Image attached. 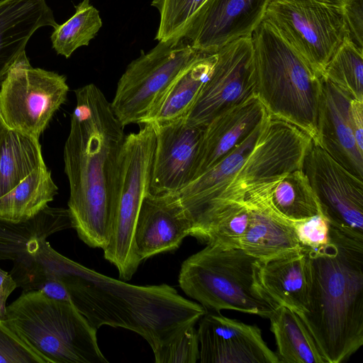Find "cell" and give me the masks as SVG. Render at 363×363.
Instances as JSON below:
<instances>
[{
	"instance_id": "obj_1",
	"label": "cell",
	"mask_w": 363,
	"mask_h": 363,
	"mask_svg": "<svg viewBox=\"0 0 363 363\" xmlns=\"http://www.w3.org/2000/svg\"><path fill=\"white\" fill-rule=\"evenodd\" d=\"M40 262L43 277L63 283L70 302L96 330L103 325L132 330L153 353L206 312L167 284H130L75 262L50 245L43 250Z\"/></svg>"
},
{
	"instance_id": "obj_2",
	"label": "cell",
	"mask_w": 363,
	"mask_h": 363,
	"mask_svg": "<svg viewBox=\"0 0 363 363\" xmlns=\"http://www.w3.org/2000/svg\"><path fill=\"white\" fill-rule=\"evenodd\" d=\"M76 107L64 147L72 228L91 247L108 243L120 152L125 135L102 91L89 84L74 91Z\"/></svg>"
},
{
	"instance_id": "obj_3",
	"label": "cell",
	"mask_w": 363,
	"mask_h": 363,
	"mask_svg": "<svg viewBox=\"0 0 363 363\" xmlns=\"http://www.w3.org/2000/svg\"><path fill=\"white\" fill-rule=\"evenodd\" d=\"M305 253L308 308L297 315L325 363H340L363 345V241L330 225V243Z\"/></svg>"
},
{
	"instance_id": "obj_4",
	"label": "cell",
	"mask_w": 363,
	"mask_h": 363,
	"mask_svg": "<svg viewBox=\"0 0 363 363\" xmlns=\"http://www.w3.org/2000/svg\"><path fill=\"white\" fill-rule=\"evenodd\" d=\"M256 96L269 115L316 138L320 77L264 18L252 35Z\"/></svg>"
},
{
	"instance_id": "obj_5",
	"label": "cell",
	"mask_w": 363,
	"mask_h": 363,
	"mask_svg": "<svg viewBox=\"0 0 363 363\" xmlns=\"http://www.w3.org/2000/svg\"><path fill=\"white\" fill-rule=\"evenodd\" d=\"M5 324L45 363H108L96 330L71 303L23 291L6 306Z\"/></svg>"
},
{
	"instance_id": "obj_6",
	"label": "cell",
	"mask_w": 363,
	"mask_h": 363,
	"mask_svg": "<svg viewBox=\"0 0 363 363\" xmlns=\"http://www.w3.org/2000/svg\"><path fill=\"white\" fill-rule=\"evenodd\" d=\"M259 262L241 248L206 245L183 262L179 284L206 311L234 310L269 318L277 306L259 284Z\"/></svg>"
},
{
	"instance_id": "obj_7",
	"label": "cell",
	"mask_w": 363,
	"mask_h": 363,
	"mask_svg": "<svg viewBox=\"0 0 363 363\" xmlns=\"http://www.w3.org/2000/svg\"><path fill=\"white\" fill-rule=\"evenodd\" d=\"M125 135L118 160L115 208L104 258L118 269L119 278L130 280L141 262L135 251V228L145 196L150 192L156 136L153 124Z\"/></svg>"
},
{
	"instance_id": "obj_8",
	"label": "cell",
	"mask_w": 363,
	"mask_h": 363,
	"mask_svg": "<svg viewBox=\"0 0 363 363\" xmlns=\"http://www.w3.org/2000/svg\"><path fill=\"white\" fill-rule=\"evenodd\" d=\"M199 53L184 38L158 41L133 60L119 79L111 103L117 119L125 126L141 124L179 73Z\"/></svg>"
},
{
	"instance_id": "obj_9",
	"label": "cell",
	"mask_w": 363,
	"mask_h": 363,
	"mask_svg": "<svg viewBox=\"0 0 363 363\" xmlns=\"http://www.w3.org/2000/svg\"><path fill=\"white\" fill-rule=\"evenodd\" d=\"M264 18L320 76L348 36L342 12L334 0H272Z\"/></svg>"
},
{
	"instance_id": "obj_10",
	"label": "cell",
	"mask_w": 363,
	"mask_h": 363,
	"mask_svg": "<svg viewBox=\"0 0 363 363\" xmlns=\"http://www.w3.org/2000/svg\"><path fill=\"white\" fill-rule=\"evenodd\" d=\"M311 138L295 125L269 115L253 149L213 206V216L242 201L251 188L301 169Z\"/></svg>"
},
{
	"instance_id": "obj_11",
	"label": "cell",
	"mask_w": 363,
	"mask_h": 363,
	"mask_svg": "<svg viewBox=\"0 0 363 363\" xmlns=\"http://www.w3.org/2000/svg\"><path fill=\"white\" fill-rule=\"evenodd\" d=\"M68 91L64 75L33 67L24 52L1 82L0 114L9 129L39 140Z\"/></svg>"
},
{
	"instance_id": "obj_12",
	"label": "cell",
	"mask_w": 363,
	"mask_h": 363,
	"mask_svg": "<svg viewBox=\"0 0 363 363\" xmlns=\"http://www.w3.org/2000/svg\"><path fill=\"white\" fill-rule=\"evenodd\" d=\"M302 170L330 225L363 241V180L341 166L312 139Z\"/></svg>"
},
{
	"instance_id": "obj_13",
	"label": "cell",
	"mask_w": 363,
	"mask_h": 363,
	"mask_svg": "<svg viewBox=\"0 0 363 363\" xmlns=\"http://www.w3.org/2000/svg\"><path fill=\"white\" fill-rule=\"evenodd\" d=\"M251 36L216 52L213 71L185 116L189 124L204 128L220 113L256 95Z\"/></svg>"
},
{
	"instance_id": "obj_14",
	"label": "cell",
	"mask_w": 363,
	"mask_h": 363,
	"mask_svg": "<svg viewBox=\"0 0 363 363\" xmlns=\"http://www.w3.org/2000/svg\"><path fill=\"white\" fill-rule=\"evenodd\" d=\"M272 0H206L184 35L198 52L215 54L226 45L251 36Z\"/></svg>"
},
{
	"instance_id": "obj_15",
	"label": "cell",
	"mask_w": 363,
	"mask_h": 363,
	"mask_svg": "<svg viewBox=\"0 0 363 363\" xmlns=\"http://www.w3.org/2000/svg\"><path fill=\"white\" fill-rule=\"evenodd\" d=\"M153 124L156 147L150 186L153 195H173L189 184L204 128L186 117Z\"/></svg>"
},
{
	"instance_id": "obj_16",
	"label": "cell",
	"mask_w": 363,
	"mask_h": 363,
	"mask_svg": "<svg viewBox=\"0 0 363 363\" xmlns=\"http://www.w3.org/2000/svg\"><path fill=\"white\" fill-rule=\"evenodd\" d=\"M197 333L201 363H279L257 325L206 311Z\"/></svg>"
},
{
	"instance_id": "obj_17",
	"label": "cell",
	"mask_w": 363,
	"mask_h": 363,
	"mask_svg": "<svg viewBox=\"0 0 363 363\" xmlns=\"http://www.w3.org/2000/svg\"><path fill=\"white\" fill-rule=\"evenodd\" d=\"M278 179L251 188L243 199L250 216L240 248L261 262L301 251L294 222L281 216L270 203L271 189Z\"/></svg>"
},
{
	"instance_id": "obj_18",
	"label": "cell",
	"mask_w": 363,
	"mask_h": 363,
	"mask_svg": "<svg viewBox=\"0 0 363 363\" xmlns=\"http://www.w3.org/2000/svg\"><path fill=\"white\" fill-rule=\"evenodd\" d=\"M352 99L349 94L320 77L314 141L341 166L363 180V151L356 143L350 121Z\"/></svg>"
},
{
	"instance_id": "obj_19",
	"label": "cell",
	"mask_w": 363,
	"mask_h": 363,
	"mask_svg": "<svg viewBox=\"0 0 363 363\" xmlns=\"http://www.w3.org/2000/svg\"><path fill=\"white\" fill-rule=\"evenodd\" d=\"M191 224L184 210L173 195L147 194L137 218L134 244L142 262L162 252L178 249L190 235Z\"/></svg>"
},
{
	"instance_id": "obj_20",
	"label": "cell",
	"mask_w": 363,
	"mask_h": 363,
	"mask_svg": "<svg viewBox=\"0 0 363 363\" xmlns=\"http://www.w3.org/2000/svg\"><path fill=\"white\" fill-rule=\"evenodd\" d=\"M269 116L256 95L214 118L205 128L193 179L244 141Z\"/></svg>"
},
{
	"instance_id": "obj_21",
	"label": "cell",
	"mask_w": 363,
	"mask_h": 363,
	"mask_svg": "<svg viewBox=\"0 0 363 363\" xmlns=\"http://www.w3.org/2000/svg\"><path fill=\"white\" fill-rule=\"evenodd\" d=\"M264 123V121L217 164L173 194L191 226L218 201L253 149Z\"/></svg>"
},
{
	"instance_id": "obj_22",
	"label": "cell",
	"mask_w": 363,
	"mask_h": 363,
	"mask_svg": "<svg viewBox=\"0 0 363 363\" xmlns=\"http://www.w3.org/2000/svg\"><path fill=\"white\" fill-rule=\"evenodd\" d=\"M57 25L46 0H1L0 81L25 52L36 30Z\"/></svg>"
},
{
	"instance_id": "obj_23",
	"label": "cell",
	"mask_w": 363,
	"mask_h": 363,
	"mask_svg": "<svg viewBox=\"0 0 363 363\" xmlns=\"http://www.w3.org/2000/svg\"><path fill=\"white\" fill-rule=\"evenodd\" d=\"M257 279L262 290L277 306H284L296 313L307 310V257L302 250L260 261Z\"/></svg>"
},
{
	"instance_id": "obj_24",
	"label": "cell",
	"mask_w": 363,
	"mask_h": 363,
	"mask_svg": "<svg viewBox=\"0 0 363 363\" xmlns=\"http://www.w3.org/2000/svg\"><path fill=\"white\" fill-rule=\"evenodd\" d=\"M216 59V53L199 52L160 97L141 124L168 122L186 116L209 78Z\"/></svg>"
},
{
	"instance_id": "obj_25",
	"label": "cell",
	"mask_w": 363,
	"mask_h": 363,
	"mask_svg": "<svg viewBox=\"0 0 363 363\" xmlns=\"http://www.w3.org/2000/svg\"><path fill=\"white\" fill-rule=\"evenodd\" d=\"M72 228L68 209L47 206L35 216L13 221L0 218V260L15 261L27 252L30 241Z\"/></svg>"
},
{
	"instance_id": "obj_26",
	"label": "cell",
	"mask_w": 363,
	"mask_h": 363,
	"mask_svg": "<svg viewBox=\"0 0 363 363\" xmlns=\"http://www.w3.org/2000/svg\"><path fill=\"white\" fill-rule=\"evenodd\" d=\"M279 363H325L311 333L300 317L278 306L269 317Z\"/></svg>"
},
{
	"instance_id": "obj_27",
	"label": "cell",
	"mask_w": 363,
	"mask_h": 363,
	"mask_svg": "<svg viewBox=\"0 0 363 363\" xmlns=\"http://www.w3.org/2000/svg\"><path fill=\"white\" fill-rule=\"evenodd\" d=\"M45 166L39 140L9 129L0 152V200Z\"/></svg>"
},
{
	"instance_id": "obj_28",
	"label": "cell",
	"mask_w": 363,
	"mask_h": 363,
	"mask_svg": "<svg viewBox=\"0 0 363 363\" xmlns=\"http://www.w3.org/2000/svg\"><path fill=\"white\" fill-rule=\"evenodd\" d=\"M57 193L51 172L45 166L28 175L0 200V218L28 220L48 206Z\"/></svg>"
},
{
	"instance_id": "obj_29",
	"label": "cell",
	"mask_w": 363,
	"mask_h": 363,
	"mask_svg": "<svg viewBox=\"0 0 363 363\" xmlns=\"http://www.w3.org/2000/svg\"><path fill=\"white\" fill-rule=\"evenodd\" d=\"M269 200L273 208L291 222L322 214L302 169L291 172L278 179L272 187Z\"/></svg>"
},
{
	"instance_id": "obj_30",
	"label": "cell",
	"mask_w": 363,
	"mask_h": 363,
	"mask_svg": "<svg viewBox=\"0 0 363 363\" xmlns=\"http://www.w3.org/2000/svg\"><path fill=\"white\" fill-rule=\"evenodd\" d=\"M74 14L51 35L52 48L66 58L79 47L87 46L102 26L99 11L90 0H82L75 6Z\"/></svg>"
},
{
	"instance_id": "obj_31",
	"label": "cell",
	"mask_w": 363,
	"mask_h": 363,
	"mask_svg": "<svg viewBox=\"0 0 363 363\" xmlns=\"http://www.w3.org/2000/svg\"><path fill=\"white\" fill-rule=\"evenodd\" d=\"M324 77L363 101V49L346 37L326 66Z\"/></svg>"
},
{
	"instance_id": "obj_32",
	"label": "cell",
	"mask_w": 363,
	"mask_h": 363,
	"mask_svg": "<svg viewBox=\"0 0 363 363\" xmlns=\"http://www.w3.org/2000/svg\"><path fill=\"white\" fill-rule=\"evenodd\" d=\"M206 0H152L151 6L160 13L155 39L166 41L184 38L196 11Z\"/></svg>"
},
{
	"instance_id": "obj_33",
	"label": "cell",
	"mask_w": 363,
	"mask_h": 363,
	"mask_svg": "<svg viewBox=\"0 0 363 363\" xmlns=\"http://www.w3.org/2000/svg\"><path fill=\"white\" fill-rule=\"evenodd\" d=\"M154 354L156 363H196L199 347L195 325L183 329Z\"/></svg>"
},
{
	"instance_id": "obj_34",
	"label": "cell",
	"mask_w": 363,
	"mask_h": 363,
	"mask_svg": "<svg viewBox=\"0 0 363 363\" xmlns=\"http://www.w3.org/2000/svg\"><path fill=\"white\" fill-rule=\"evenodd\" d=\"M301 250L304 252L318 251L330 242V224L322 214L294 222Z\"/></svg>"
},
{
	"instance_id": "obj_35",
	"label": "cell",
	"mask_w": 363,
	"mask_h": 363,
	"mask_svg": "<svg viewBox=\"0 0 363 363\" xmlns=\"http://www.w3.org/2000/svg\"><path fill=\"white\" fill-rule=\"evenodd\" d=\"M0 363H45L4 321H0Z\"/></svg>"
},
{
	"instance_id": "obj_36",
	"label": "cell",
	"mask_w": 363,
	"mask_h": 363,
	"mask_svg": "<svg viewBox=\"0 0 363 363\" xmlns=\"http://www.w3.org/2000/svg\"><path fill=\"white\" fill-rule=\"evenodd\" d=\"M340 9L349 39L363 49V0H334Z\"/></svg>"
},
{
	"instance_id": "obj_37",
	"label": "cell",
	"mask_w": 363,
	"mask_h": 363,
	"mask_svg": "<svg viewBox=\"0 0 363 363\" xmlns=\"http://www.w3.org/2000/svg\"><path fill=\"white\" fill-rule=\"evenodd\" d=\"M352 129L359 148L363 151V101L352 99L350 106Z\"/></svg>"
},
{
	"instance_id": "obj_38",
	"label": "cell",
	"mask_w": 363,
	"mask_h": 363,
	"mask_svg": "<svg viewBox=\"0 0 363 363\" xmlns=\"http://www.w3.org/2000/svg\"><path fill=\"white\" fill-rule=\"evenodd\" d=\"M16 287L18 286L10 273L0 268V321H4L6 319V302Z\"/></svg>"
},
{
	"instance_id": "obj_39",
	"label": "cell",
	"mask_w": 363,
	"mask_h": 363,
	"mask_svg": "<svg viewBox=\"0 0 363 363\" xmlns=\"http://www.w3.org/2000/svg\"><path fill=\"white\" fill-rule=\"evenodd\" d=\"M9 128L5 123L1 115L0 114V152L2 147L4 140L8 133Z\"/></svg>"
}]
</instances>
